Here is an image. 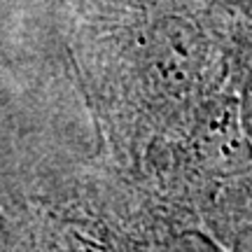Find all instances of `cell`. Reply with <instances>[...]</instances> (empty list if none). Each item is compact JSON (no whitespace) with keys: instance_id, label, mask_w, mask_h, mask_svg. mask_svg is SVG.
Listing matches in <instances>:
<instances>
[{"instance_id":"cell-1","label":"cell","mask_w":252,"mask_h":252,"mask_svg":"<svg viewBox=\"0 0 252 252\" xmlns=\"http://www.w3.org/2000/svg\"><path fill=\"white\" fill-rule=\"evenodd\" d=\"M210 61V40L189 19L168 14L154 21L145 40V70L159 91L182 98L196 91Z\"/></svg>"},{"instance_id":"cell-2","label":"cell","mask_w":252,"mask_h":252,"mask_svg":"<svg viewBox=\"0 0 252 252\" xmlns=\"http://www.w3.org/2000/svg\"><path fill=\"white\" fill-rule=\"evenodd\" d=\"M198 161L217 175H238L252 163V140L241 122L236 98H213L201 108L194 124Z\"/></svg>"},{"instance_id":"cell-3","label":"cell","mask_w":252,"mask_h":252,"mask_svg":"<svg viewBox=\"0 0 252 252\" xmlns=\"http://www.w3.org/2000/svg\"><path fill=\"white\" fill-rule=\"evenodd\" d=\"M154 252H226L222 245H217L210 236L196 229H187L180 234L171 236L168 241H163Z\"/></svg>"},{"instance_id":"cell-4","label":"cell","mask_w":252,"mask_h":252,"mask_svg":"<svg viewBox=\"0 0 252 252\" xmlns=\"http://www.w3.org/2000/svg\"><path fill=\"white\" fill-rule=\"evenodd\" d=\"M238 110H241V122L248 138L252 140V72L248 75L243 89H241V98H238Z\"/></svg>"},{"instance_id":"cell-5","label":"cell","mask_w":252,"mask_h":252,"mask_svg":"<svg viewBox=\"0 0 252 252\" xmlns=\"http://www.w3.org/2000/svg\"><path fill=\"white\" fill-rule=\"evenodd\" d=\"M231 252H252V222L236 234Z\"/></svg>"},{"instance_id":"cell-6","label":"cell","mask_w":252,"mask_h":252,"mask_svg":"<svg viewBox=\"0 0 252 252\" xmlns=\"http://www.w3.org/2000/svg\"><path fill=\"white\" fill-rule=\"evenodd\" d=\"M231 7H236L238 12H243L245 17L252 19V0H226Z\"/></svg>"}]
</instances>
